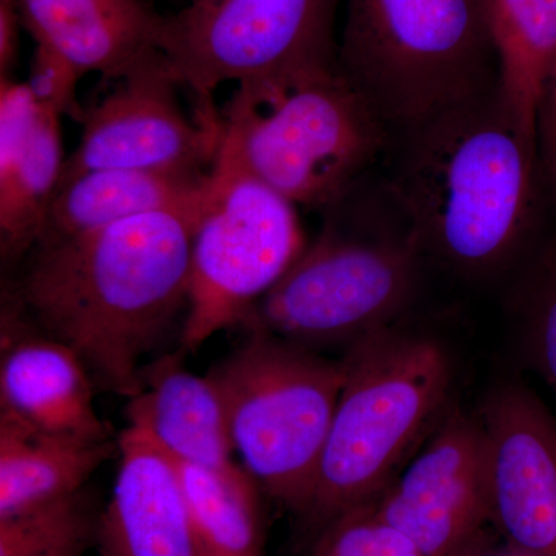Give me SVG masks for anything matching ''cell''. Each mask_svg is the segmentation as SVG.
<instances>
[{"label":"cell","mask_w":556,"mask_h":556,"mask_svg":"<svg viewBox=\"0 0 556 556\" xmlns=\"http://www.w3.org/2000/svg\"><path fill=\"white\" fill-rule=\"evenodd\" d=\"M380 170L430 268L467 283L503 288L556 222L536 139L500 89L393 135Z\"/></svg>","instance_id":"obj_1"},{"label":"cell","mask_w":556,"mask_h":556,"mask_svg":"<svg viewBox=\"0 0 556 556\" xmlns=\"http://www.w3.org/2000/svg\"><path fill=\"white\" fill-rule=\"evenodd\" d=\"M204 199L38 244L7 306L72 348L102 388L137 396L142 357L188 311L190 252Z\"/></svg>","instance_id":"obj_2"},{"label":"cell","mask_w":556,"mask_h":556,"mask_svg":"<svg viewBox=\"0 0 556 556\" xmlns=\"http://www.w3.org/2000/svg\"><path fill=\"white\" fill-rule=\"evenodd\" d=\"M316 239L241 327L295 345H356L405 320L428 265L407 208L376 169L321 212Z\"/></svg>","instance_id":"obj_3"},{"label":"cell","mask_w":556,"mask_h":556,"mask_svg":"<svg viewBox=\"0 0 556 556\" xmlns=\"http://www.w3.org/2000/svg\"><path fill=\"white\" fill-rule=\"evenodd\" d=\"M342 361L345 380L303 515L317 535L378 500L452 407L447 346L404 320L348 348Z\"/></svg>","instance_id":"obj_4"},{"label":"cell","mask_w":556,"mask_h":556,"mask_svg":"<svg viewBox=\"0 0 556 556\" xmlns=\"http://www.w3.org/2000/svg\"><path fill=\"white\" fill-rule=\"evenodd\" d=\"M223 141L252 174L318 214L379 169L391 134L340 64L237 87Z\"/></svg>","instance_id":"obj_5"},{"label":"cell","mask_w":556,"mask_h":556,"mask_svg":"<svg viewBox=\"0 0 556 556\" xmlns=\"http://www.w3.org/2000/svg\"><path fill=\"white\" fill-rule=\"evenodd\" d=\"M339 64L391 137L500 89L484 0H345Z\"/></svg>","instance_id":"obj_6"},{"label":"cell","mask_w":556,"mask_h":556,"mask_svg":"<svg viewBox=\"0 0 556 556\" xmlns=\"http://www.w3.org/2000/svg\"><path fill=\"white\" fill-rule=\"evenodd\" d=\"M207 372L233 450L260 490L305 515L345 365L258 329Z\"/></svg>","instance_id":"obj_7"},{"label":"cell","mask_w":556,"mask_h":556,"mask_svg":"<svg viewBox=\"0 0 556 556\" xmlns=\"http://www.w3.org/2000/svg\"><path fill=\"white\" fill-rule=\"evenodd\" d=\"M298 208L252 174L222 138L190 252L185 353L241 327L288 273L308 244Z\"/></svg>","instance_id":"obj_8"},{"label":"cell","mask_w":556,"mask_h":556,"mask_svg":"<svg viewBox=\"0 0 556 556\" xmlns=\"http://www.w3.org/2000/svg\"><path fill=\"white\" fill-rule=\"evenodd\" d=\"M345 0H214L164 16L161 51L197 113L222 121L215 91L258 86L339 62L336 22Z\"/></svg>","instance_id":"obj_9"},{"label":"cell","mask_w":556,"mask_h":556,"mask_svg":"<svg viewBox=\"0 0 556 556\" xmlns=\"http://www.w3.org/2000/svg\"><path fill=\"white\" fill-rule=\"evenodd\" d=\"M84 112L79 144L65 160L61 182L84 172L137 169L206 175L217 160L223 121L188 115L182 89L164 54L131 70Z\"/></svg>","instance_id":"obj_10"},{"label":"cell","mask_w":556,"mask_h":556,"mask_svg":"<svg viewBox=\"0 0 556 556\" xmlns=\"http://www.w3.org/2000/svg\"><path fill=\"white\" fill-rule=\"evenodd\" d=\"M375 506L427 556H478L489 548L492 514L478 413L452 405Z\"/></svg>","instance_id":"obj_11"},{"label":"cell","mask_w":556,"mask_h":556,"mask_svg":"<svg viewBox=\"0 0 556 556\" xmlns=\"http://www.w3.org/2000/svg\"><path fill=\"white\" fill-rule=\"evenodd\" d=\"M484 430L492 526L521 556H556V416L521 378L490 388Z\"/></svg>","instance_id":"obj_12"},{"label":"cell","mask_w":556,"mask_h":556,"mask_svg":"<svg viewBox=\"0 0 556 556\" xmlns=\"http://www.w3.org/2000/svg\"><path fill=\"white\" fill-rule=\"evenodd\" d=\"M93 388L89 368L72 348L3 306L0 416L53 437L112 441Z\"/></svg>","instance_id":"obj_13"},{"label":"cell","mask_w":556,"mask_h":556,"mask_svg":"<svg viewBox=\"0 0 556 556\" xmlns=\"http://www.w3.org/2000/svg\"><path fill=\"white\" fill-rule=\"evenodd\" d=\"M119 466L98 521L100 556H207L193 525L177 464L127 426Z\"/></svg>","instance_id":"obj_14"},{"label":"cell","mask_w":556,"mask_h":556,"mask_svg":"<svg viewBox=\"0 0 556 556\" xmlns=\"http://www.w3.org/2000/svg\"><path fill=\"white\" fill-rule=\"evenodd\" d=\"M61 115L27 83L0 78V244L3 258L38 243L64 170Z\"/></svg>","instance_id":"obj_15"},{"label":"cell","mask_w":556,"mask_h":556,"mask_svg":"<svg viewBox=\"0 0 556 556\" xmlns=\"http://www.w3.org/2000/svg\"><path fill=\"white\" fill-rule=\"evenodd\" d=\"M22 24L80 75L118 80L161 56L164 16L146 0H16Z\"/></svg>","instance_id":"obj_16"},{"label":"cell","mask_w":556,"mask_h":556,"mask_svg":"<svg viewBox=\"0 0 556 556\" xmlns=\"http://www.w3.org/2000/svg\"><path fill=\"white\" fill-rule=\"evenodd\" d=\"M182 354L179 348L142 365L141 391L127 404L129 427L175 463L236 466L222 393L211 376L189 371Z\"/></svg>","instance_id":"obj_17"},{"label":"cell","mask_w":556,"mask_h":556,"mask_svg":"<svg viewBox=\"0 0 556 556\" xmlns=\"http://www.w3.org/2000/svg\"><path fill=\"white\" fill-rule=\"evenodd\" d=\"M206 175L137 169L84 172L58 186L38 244L70 239L156 211L197 206L206 195Z\"/></svg>","instance_id":"obj_18"},{"label":"cell","mask_w":556,"mask_h":556,"mask_svg":"<svg viewBox=\"0 0 556 556\" xmlns=\"http://www.w3.org/2000/svg\"><path fill=\"white\" fill-rule=\"evenodd\" d=\"M115 453L118 441L53 437L0 416V519L75 495Z\"/></svg>","instance_id":"obj_19"},{"label":"cell","mask_w":556,"mask_h":556,"mask_svg":"<svg viewBox=\"0 0 556 556\" xmlns=\"http://www.w3.org/2000/svg\"><path fill=\"white\" fill-rule=\"evenodd\" d=\"M484 3L500 64L501 97L535 137L538 100L556 58V0Z\"/></svg>","instance_id":"obj_20"},{"label":"cell","mask_w":556,"mask_h":556,"mask_svg":"<svg viewBox=\"0 0 556 556\" xmlns=\"http://www.w3.org/2000/svg\"><path fill=\"white\" fill-rule=\"evenodd\" d=\"M175 464L207 556H263L260 486L251 475L237 464L226 468Z\"/></svg>","instance_id":"obj_21"},{"label":"cell","mask_w":556,"mask_h":556,"mask_svg":"<svg viewBox=\"0 0 556 556\" xmlns=\"http://www.w3.org/2000/svg\"><path fill=\"white\" fill-rule=\"evenodd\" d=\"M503 291L518 362L556 401V222Z\"/></svg>","instance_id":"obj_22"},{"label":"cell","mask_w":556,"mask_h":556,"mask_svg":"<svg viewBox=\"0 0 556 556\" xmlns=\"http://www.w3.org/2000/svg\"><path fill=\"white\" fill-rule=\"evenodd\" d=\"M100 515L80 490L50 506L0 519V556H84L97 543Z\"/></svg>","instance_id":"obj_23"},{"label":"cell","mask_w":556,"mask_h":556,"mask_svg":"<svg viewBox=\"0 0 556 556\" xmlns=\"http://www.w3.org/2000/svg\"><path fill=\"white\" fill-rule=\"evenodd\" d=\"M309 556H427L405 533L386 521L375 501L329 522Z\"/></svg>","instance_id":"obj_24"},{"label":"cell","mask_w":556,"mask_h":556,"mask_svg":"<svg viewBox=\"0 0 556 556\" xmlns=\"http://www.w3.org/2000/svg\"><path fill=\"white\" fill-rule=\"evenodd\" d=\"M80 78L83 75L78 68L61 53L46 43H36L27 86L40 105L80 123L86 112L76 100V86Z\"/></svg>","instance_id":"obj_25"},{"label":"cell","mask_w":556,"mask_h":556,"mask_svg":"<svg viewBox=\"0 0 556 556\" xmlns=\"http://www.w3.org/2000/svg\"><path fill=\"white\" fill-rule=\"evenodd\" d=\"M535 138L538 155L556 207V58L538 100Z\"/></svg>","instance_id":"obj_26"},{"label":"cell","mask_w":556,"mask_h":556,"mask_svg":"<svg viewBox=\"0 0 556 556\" xmlns=\"http://www.w3.org/2000/svg\"><path fill=\"white\" fill-rule=\"evenodd\" d=\"M22 24L16 0H0V78H11L21 47Z\"/></svg>","instance_id":"obj_27"},{"label":"cell","mask_w":556,"mask_h":556,"mask_svg":"<svg viewBox=\"0 0 556 556\" xmlns=\"http://www.w3.org/2000/svg\"><path fill=\"white\" fill-rule=\"evenodd\" d=\"M478 556H521L518 555L517 552L510 551V548L504 546L503 548H485L482 554H479Z\"/></svg>","instance_id":"obj_28"},{"label":"cell","mask_w":556,"mask_h":556,"mask_svg":"<svg viewBox=\"0 0 556 556\" xmlns=\"http://www.w3.org/2000/svg\"><path fill=\"white\" fill-rule=\"evenodd\" d=\"M211 2H214V0H190L189 5L203 7Z\"/></svg>","instance_id":"obj_29"}]
</instances>
